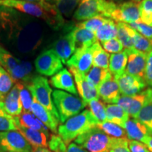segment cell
<instances>
[{"label":"cell","mask_w":152,"mask_h":152,"mask_svg":"<svg viewBox=\"0 0 152 152\" xmlns=\"http://www.w3.org/2000/svg\"><path fill=\"white\" fill-rule=\"evenodd\" d=\"M0 7L12 8L29 16L43 19L54 29H58L64 24L62 15L54 4L49 2L45 5L32 3L23 0H0Z\"/></svg>","instance_id":"cell-1"},{"label":"cell","mask_w":152,"mask_h":152,"mask_svg":"<svg viewBox=\"0 0 152 152\" xmlns=\"http://www.w3.org/2000/svg\"><path fill=\"white\" fill-rule=\"evenodd\" d=\"M98 123L90 111L85 109L80 113L70 118L65 123L58 127L57 133L66 145L71 144L77 137L93 128Z\"/></svg>","instance_id":"cell-2"},{"label":"cell","mask_w":152,"mask_h":152,"mask_svg":"<svg viewBox=\"0 0 152 152\" xmlns=\"http://www.w3.org/2000/svg\"><path fill=\"white\" fill-rule=\"evenodd\" d=\"M121 139L111 137L95 127L77 137L75 143L88 152H108Z\"/></svg>","instance_id":"cell-3"},{"label":"cell","mask_w":152,"mask_h":152,"mask_svg":"<svg viewBox=\"0 0 152 152\" xmlns=\"http://www.w3.org/2000/svg\"><path fill=\"white\" fill-rule=\"evenodd\" d=\"M0 66L8 72L16 83L28 85L33 78L31 64L17 58L1 46H0Z\"/></svg>","instance_id":"cell-4"},{"label":"cell","mask_w":152,"mask_h":152,"mask_svg":"<svg viewBox=\"0 0 152 152\" xmlns=\"http://www.w3.org/2000/svg\"><path fill=\"white\" fill-rule=\"evenodd\" d=\"M52 99L61 123H65L70 118L80 113L87 105L77 96L63 90L53 91Z\"/></svg>","instance_id":"cell-5"},{"label":"cell","mask_w":152,"mask_h":152,"mask_svg":"<svg viewBox=\"0 0 152 152\" xmlns=\"http://www.w3.org/2000/svg\"><path fill=\"white\" fill-rule=\"evenodd\" d=\"M116 4L109 0H80L73 14L77 20H86L96 16L111 19Z\"/></svg>","instance_id":"cell-6"},{"label":"cell","mask_w":152,"mask_h":152,"mask_svg":"<svg viewBox=\"0 0 152 152\" xmlns=\"http://www.w3.org/2000/svg\"><path fill=\"white\" fill-rule=\"evenodd\" d=\"M26 86L29 89L33 98L48 110L60 122L59 115L52 99V90L48 80L41 75L35 76Z\"/></svg>","instance_id":"cell-7"},{"label":"cell","mask_w":152,"mask_h":152,"mask_svg":"<svg viewBox=\"0 0 152 152\" xmlns=\"http://www.w3.org/2000/svg\"><path fill=\"white\" fill-rule=\"evenodd\" d=\"M116 104L134 118L144 107L152 104V87L133 96H121Z\"/></svg>","instance_id":"cell-8"},{"label":"cell","mask_w":152,"mask_h":152,"mask_svg":"<svg viewBox=\"0 0 152 152\" xmlns=\"http://www.w3.org/2000/svg\"><path fill=\"white\" fill-rule=\"evenodd\" d=\"M0 151L33 152V147L18 130L0 132Z\"/></svg>","instance_id":"cell-9"},{"label":"cell","mask_w":152,"mask_h":152,"mask_svg":"<svg viewBox=\"0 0 152 152\" xmlns=\"http://www.w3.org/2000/svg\"><path fill=\"white\" fill-rule=\"evenodd\" d=\"M37 73L45 76H53L63 69V63L54 49L45 51L35 61Z\"/></svg>","instance_id":"cell-10"},{"label":"cell","mask_w":152,"mask_h":152,"mask_svg":"<svg viewBox=\"0 0 152 152\" xmlns=\"http://www.w3.org/2000/svg\"><path fill=\"white\" fill-rule=\"evenodd\" d=\"M111 19L118 23L127 24L140 21L139 4L133 1H128L116 5L112 13Z\"/></svg>","instance_id":"cell-11"},{"label":"cell","mask_w":152,"mask_h":152,"mask_svg":"<svg viewBox=\"0 0 152 152\" xmlns=\"http://www.w3.org/2000/svg\"><path fill=\"white\" fill-rule=\"evenodd\" d=\"M125 51L128 55V63L125 72L144 81V71L147 54L140 52L134 48L125 49Z\"/></svg>","instance_id":"cell-12"},{"label":"cell","mask_w":152,"mask_h":152,"mask_svg":"<svg viewBox=\"0 0 152 152\" xmlns=\"http://www.w3.org/2000/svg\"><path fill=\"white\" fill-rule=\"evenodd\" d=\"M69 68H74L86 75L92 66V54L90 48L75 49V52L66 62Z\"/></svg>","instance_id":"cell-13"},{"label":"cell","mask_w":152,"mask_h":152,"mask_svg":"<svg viewBox=\"0 0 152 152\" xmlns=\"http://www.w3.org/2000/svg\"><path fill=\"white\" fill-rule=\"evenodd\" d=\"M118 85L120 92L123 96H133L141 92L147 87L145 82L124 72L121 75L113 76Z\"/></svg>","instance_id":"cell-14"},{"label":"cell","mask_w":152,"mask_h":152,"mask_svg":"<svg viewBox=\"0 0 152 152\" xmlns=\"http://www.w3.org/2000/svg\"><path fill=\"white\" fill-rule=\"evenodd\" d=\"M75 78L77 91L83 99L87 104L92 100L99 99L97 90L87 80L85 75H83L74 68H70Z\"/></svg>","instance_id":"cell-15"},{"label":"cell","mask_w":152,"mask_h":152,"mask_svg":"<svg viewBox=\"0 0 152 152\" xmlns=\"http://www.w3.org/2000/svg\"><path fill=\"white\" fill-rule=\"evenodd\" d=\"M22 83H16L3 101L6 112L11 116H18L23 112V106L20 97Z\"/></svg>","instance_id":"cell-16"},{"label":"cell","mask_w":152,"mask_h":152,"mask_svg":"<svg viewBox=\"0 0 152 152\" xmlns=\"http://www.w3.org/2000/svg\"><path fill=\"white\" fill-rule=\"evenodd\" d=\"M54 50L63 64H66L75 51V45L71 31L60 37L54 44Z\"/></svg>","instance_id":"cell-17"},{"label":"cell","mask_w":152,"mask_h":152,"mask_svg":"<svg viewBox=\"0 0 152 152\" xmlns=\"http://www.w3.org/2000/svg\"><path fill=\"white\" fill-rule=\"evenodd\" d=\"M96 90L99 98L109 104H116L121 96L118 85L113 76L102 83Z\"/></svg>","instance_id":"cell-18"},{"label":"cell","mask_w":152,"mask_h":152,"mask_svg":"<svg viewBox=\"0 0 152 152\" xmlns=\"http://www.w3.org/2000/svg\"><path fill=\"white\" fill-rule=\"evenodd\" d=\"M30 112L49 130L54 133L57 132L59 121H58L48 110L42 106L35 98H33V103L30 108Z\"/></svg>","instance_id":"cell-19"},{"label":"cell","mask_w":152,"mask_h":152,"mask_svg":"<svg viewBox=\"0 0 152 152\" xmlns=\"http://www.w3.org/2000/svg\"><path fill=\"white\" fill-rule=\"evenodd\" d=\"M50 82L52 86L55 88L64 90L77 96V91L76 90L73 75L66 68H63L59 72L53 75Z\"/></svg>","instance_id":"cell-20"},{"label":"cell","mask_w":152,"mask_h":152,"mask_svg":"<svg viewBox=\"0 0 152 152\" xmlns=\"http://www.w3.org/2000/svg\"><path fill=\"white\" fill-rule=\"evenodd\" d=\"M124 129L128 139L142 142L144 144L148 137L151 136L146 127L135 118L129 119L125 123Z\"/></svg>","instance_id":"cell-21"},{"label":"cell","mask_w":152,"mask_h":152,"mask_svg":"<svg viewBox=\"0 0 152 152\" xmlns=\"http://www.w3.org/2000/svg\"><path fill=\"white\" fill-rule=\"evenodd\" d=\"M71 33L75 42V49L90 48L94 43L98 42L95 33L85 28L75 26L71 30Z\"/></svg>","instance_id":"cell-22"},{"label":"cell","mask_w":152,"mask_h":152,"mask_svg":"<svg viewBox=\"0 0 152 152\" xmlns=\"http://www.w3.org/2000/svg\"><path fill=\"white\" fill-rule=\"evenodd\" d=\"M18 130L34 148L46 147L48 145L49 134L40 130H33L18 126Z\"/></svg>","instance_id":"cell-23"},{"label":"cell","mask_w":152,"mask_h":152,"mask_svg":"<svg viewBox=\"0 0 152 152\" xmlns=\"http://www.w3.org/2000/svg\"><path fill=\"white\" fill-rule=\"evenodd\" d=\"M17 127L21 126L26 128L40 130L49 134V129L39 121L31 112H22L18 116H15Z\"/></svg>","instance_id":"cell-24"},{"label":"cell","mask_w":152,"mask_h":152,"mask_svg":"<svg viewBox=\"0 0 152 152\" xmlns=\"http://www.w3.org/2000/svg\"><path fill=\"white\" fill-rule=\"evenodd\" d=\"M106 118L109 122L115 123L125 128V123L129 120V114L119 105L111 104L106 106Z\"/></svg>","instance_id":"cell-25"},{"label":"cell","mask_w":152,"mask_h":152,"mask_svg":"<svg viewBox=\"0 0 152 152\" xmlns=\"http://www.w3.org/2000/svg\"><path fill=\"white\" fill-rule=\"evenodd\" d=\"M128 63V55L125 51L112 54L110 56L109 70L113 76L121 75L125 71Z\"/></svg>","instance_id":"cell-26"},{"label":"cell","mask_w":152,"mask_h":152,"mask_svg":"<svg viewBox=\"0 0 152 152\" xmlns=\"http://www.w3.org/2000/svg\"><path fill=\"white\" fill-rule=\"evenodd\" d=\"M118 39L122 43L125 49L134 48L133 36L135 30L131 28L128 24L118 22L116 23Z\"/></svg>","instance_id":"cell-27"},{"label":"cell","mask_w":152,"mask_h":152,"mask_svg":"<svg viewBox=\"0 0 152 152\" xmlns=\"http://www.w3.org/2000/svg\"><path fill=\"white\" fill-rule=\"evenodd\" d=\"M111 77H113V75L109 71V68L106 69L96 66H92L88 73L85 75L87 80L96 89L102 83Z\"/></svg>","instance_id":"cell-28"},{"label":"cell","mask_w":152,"mask_h":152,"mask_svg":"<svg viewBox=\"0 0 152 152\" xmlns=\"http://www.w3.org/2000/svg\"><path fill=\"white\" fill-rule=\"evenodd\" d=\"M92 54V66L102 68H109L110 55L102 48L100 44L94 43L90 47Z\"/></svg>","instance_id":"cell-29"},{"label":"cell","mask_w":152,"mask_h":152,"mask_svg":"<svg viewBox=\"0 0 152 152\" xmlns=\"http://www.w3.org/2000/svg\"><path fill=\"white\" fill-rule=\"evenodd\" d=\"M96 39L102 43L117 37L116 24L112 19H109L95 33Z\"/></svg>","instance_id":"cell-30"},{"label":"cell","mask_w":152,"mask_h":152,"mask_svg":"<svg viewBox=\"0 0 152 152\" xmlns=\"http://www.w3.org/2000/svg\"><path fill=\"white\" fill-rule=\"evenodd\" d=\"M9 130H18L16 119L6 112L3 102L0 101V132Z\"/></svg>","instance_id":"cell-31"},{"label":"cell","mask_w":152,"mask_h":152,"mask_svg":"<svg viewBox=\"0 0 152 152\" xmlns=\"http://www.w3.org/2000/svg\"><path fill=\"white\" fill-rule=\"evenodd\" d=\"M96 127L111 137L128 139L125 129L115 123L106 121V122L98 124Z\"/></svg>","instance_id":"cell-32"},{"label":"cell","mask_w":152,"mask_h":152,"mask_svg":"<svg viewBox=\"0 0 152 152\" xmlns=\"http://www.w3.org/2000/svg\"><path fill=\"white\" fill-rule=\"evenodd\" d=\"M14 83L8 72L0 66V101L3 102L5 96L14 86Z\"/></svg>","instance_id":"cell-33"},{"label":"cell","mask_w":152,"mask_h":152,"mask_svg":"<svg viewBox=\"0 0 152 152\" xmlns=\"http://www.w3.org/2000/svg\"><path fill=\"white\" fill-rule=\"evenodd\" d=\"M54 1L61 14L70 18L77 9L80 0H54Z\"/></svg>","instance_id":"cell-34"},{"label":"cell","mask_w":152,"mask_h":152,"mask_svg":"<svg viewBox=\"0 0 152 152\" xmlns=\"http://www.w3.org/2000/svg\"><path fill=\"white\" fill-rule=\"evenodd\" d=\"M87 104L90 107L91 113H92L93 116L97 121L98 124L107 121L106 106L104 105L103 102H100L99 99H94L89 102Z\"/></svg>","instance_id":"cell-35"},{"label":"cell","mask_w":152,"mask_h":152,"mask_svg":"<svg viewBox=\"0 0 152 152\" xmlns=\"http://www.w3.org/2000/svg\"><path fill=\"white\" fill-rule=\"evenodd\" d=\"M134 48L145 54L152 51V39H148L135 30L133 36Z\"/></svg>","instance_id":"cell-36"},{"label":"cell","mask_w":152,"mask_h":152,"mask_svg":"<svg viewBox=\"0 0 152 152\" xmlns=\"http://www.w3.org/2000/svg\"><path fill=\"white\" fill-rule=\"evenodd\" d=\"M140 22L152 26V0H142L139 4Z\"/></svg>","instance_id":"cell-37"},{"label":"cell","mask_w":152,"mask_h":152,"mask_svg":"<svg viewBox=\"0 0 152 152\" xmlns=\"http://www.w3.org/2000/svg\"><path fill=\"white\" fill-rule=\"evenodd\" d=\"M110 18H105L103 16H96L94 18H92L88 20H85V21L80 22L76 25L77 27L85 28V29L90 30L92 33H95L99 28L101 26H103L104 23H106Z\"/></svg>","instance_id":"cell-38"},{"label":"cell","mask_w":152,"mask_h":152,"mask_svg":"<svg viewBox=\"0 0 152 152\" xmlns=\"http://www.w3.org/2000/svg\"><path fill=\"white\" fill-rule=\"evenodd\" d=\"M134 118L142 123L152 136V104L144 107Z\"/></svg>","instance_id":"cell-39"},{"label":"cell","mask_w":152,"mask_h":152,"mask_svg":"<svg viewBox=\"0 0 152 152\" xmlns=\"http://www.w3.org/2000/svg\"><path fill=\"white\" fill-rule=\"evenodd\" d=\"M20 97L23 106V112H30L33 96L26 85L22 84L20 90Z\"/></svg>","instance_id":"cell-40"},{"label":"cell","mask_w":152,"mask_h":152,"mask_svg":"<svg viewBox=\"0 0 152 152\" xmlns=\"http://www.w3.org/2000/svg\"><path fill=\"white\" fill-rule=\"evenodd\" d=\"M52 152H67V147L60 136L52 134L47 145Z\"/></svg>","instance_id":"cell-41"},{"label":"cell","mask_w":152,"mask_h":152,"mask_svg":"<svg viewBox=\"0 0 152 152\" xmlns=\"http://www.w3.org/2000/svg\"><path fill=\"white\" fill-rule=\"evenodd\" d=\"M103 48L106 52L111 54H116L123 52V46L121 41L116 37L102 43Z\"/></svg>","instance_id":"cell-42"},{"label":"cell","mask_w":152,"mask_h":152,"mask_svg":"<svg viewBox=\"0 0 152 152\" xmlns=\"http://www.w3.org/2000/svg\"><path fill=\"white\" fill-rule=\"evenodd\" d=\"M131 28L134 29L148 39H152V26H147L143 23L139 21L137 23L128 24Z\"/></svg>","instance_id":"cell-43"},{"label":"cell","mask_w":152,"mask_h":152,"mask_svg":"<svg viewBox=\"0 0 152 152\" xmlns=\"http://www.w3.org/2000/svg\"><path fill=\"white\" fill-rule=\"evenodd\" d=\"M144 80L147 86L152 87V51L147 54Z\"/></svg>","instance_id":"cell-44"},{"label":"cell","mask_w":152,"mask_h":152,"mask_svg":"<svg viewBox=\"0 0 152 152\" xmlns=\"http://www.w3.org/2000/svg\"><path fill=\"white\" fill-rule=\"evenodd\" d=\"M109 152H131L128 147V139L121 138Z\"/></svg>","instance_id":"cell-45"},{"label":"cell","mask_w":152,"mask_h":152,"mask_svg":"<svg viewBox=\"0 0 152 152\" xmlns=\"http://www.w3.org/2000/svg\"><path fill=\"white\" fill-rule=\"evenodd\" d=\"M128 147L131 152H150L146 144L136 140L128 141Z\"/></svg>","instance_id":"cell-46"},{"label":"cell","mask_w":152,"mask_h":152,"mask_svg":"<svg viewBox=\"0 0 152 152\" xmlns=\"http://www.w3.org/2000/svg\"><path fill=\"white\" fill-rule=\"evenodd\" d=\"M67 152H88L87 150L83 149L80 146L77 145V144L71 142L68 144V147L67 149Z\"/></svg>","instance_id":"cell-47"},{"label":"cell","mask_w":152,"mask_h":152,"mask_svg":"<svg viewBox=\"0 0 152 152\" xmlns=\"http://www.w3.org/2000/svg\"><path fill=\"white\" fill-rule=\"evenodd\" d=\"M23 1H29V2H32V3L39 4H41V5H45L47 3L50 2L51 0H23Z\"/></svg>","instance_id":"cell-48"},{"label":"cell","mask_w":152,"mask_h":152,"mask_svg":"<svg viewBox=\"0 0 152 152\" xmlns=\"http://www.w3.org/2000/svg\"><path fill=\"white\" fill-rule=\"evenodd\" d=\"M146 146H147L148 149L149 150L150 152H152V136H149L148 137L147 142H146Z\"/></svg>","instance_id":"cell-49"},{"label":"cell","mask_w":152,"mask_h":152,"mask_svg":"<svg viewBox=\"0 0 152 152\" xmlns=\"http://www.w3.org/2000/svg\"><path fill=\"white\" fill-rule=\"evenodd\" d=\"M33 152H52L46 147H37L34 148Z\"/></svg>","instance_id":"cell-50"},{"label":"cell","mask_w":152,"mask_h":152,"mask_svg":"<svg viewBox=\"0 0 152 152\" xmlns=\"http://www.w3.org/2000/svg\"><path fill=\"white\" fill-rule=\"evenodd\" d=\"M112 1H115V2H124L125 1H127V0H111Z\"/></svg>","instance_id":"cell-51"},{"label":"cell","mask_w":152,"mask_h":152,"mask_svg":"<svg viewBox=\"0 0 152 152\" xmlns=\"http://www.w3.org/2000/svg\"><path fill=\"white\" fill-rule=\"evenodd\" d=\"M142 0H133V1H135V2H140Z\"/></svg>","instance_id":"cell-52"},{"label":"cell","mask_w":152,"mask_h":152,"mask_svg":"<svg viewBox=\"0 0 152 152\" xmlns=\"http://www.w3.org/2000/svg\"><path fill=\"white\" fill-rule=\"evenodd\" d=\"M0 152H2V151H0Z\"/></svg>","instance_id":"cell-53"}]
</instances>
